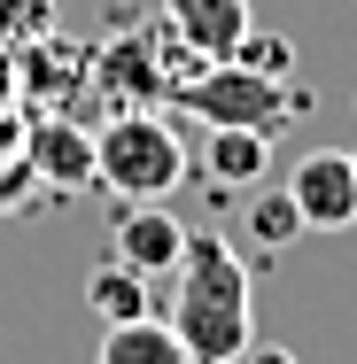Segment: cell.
Listing matches in <instances>:
<instances>
[{"instance_id": "8992f818", "label": "cell", "mask_w": 357, "mask_h": 364, "mask_svg": "<svg viewBox=\"0 0 357 364\" xmlns=\"http://www.w3.org/2000/svg\"><path fill=\"white\" fill-rule=\"evenodd\" d=\"M179 248H187V225L171 218L163 202H133V210H117V225H109V256L117 264H133L140 279H171V264H179Z\"/></svg>"}, {"instance_id": "5b68a950", "label": "cell", "mask_w": 357, "mask_h": 364, "mask_svg": "<svg viewBox=\"0 0 357 364\" xmlns=\"http://www.w3.org/2000/svg\"><path fill=\"white\" fill-rule=\"evenodd\" d=\"M163 23H171V39H179L195 63H233V55L257 39L249 0H163Z\"/></svg>"}, {"instance_id": "7a4b0ae2", "label": "cell", "mask_w": 357, "mask_h": 364, "mask_svg": "<svg viewBox=\"0 0 357 364\" xmlns=\"http://www.w3.org/2000/svg\"><path fill=\"white\" fill-rule=\"evenodd\" d=\"M179 117H195L202 132H264L280 140V124H295L303 93H280V70H257V63H195L187 77H171L163 93Z\"/></svg>"}, {"instance_id": "6da1fadb", "label": "cell", "mask_w": 357, "mask_h": 364, "mask_svg": "<svg viewBox=\"0 0 357 364\" xmlns=\"http://www.w3.org/2000/svg\"><path fill=\"white\" fill-rule=\"evenodd\" d=\"M171 310L163 326L179 333L187 364H233L257 349V318H249V264L225 232H187L179 264H171Z\"/></svg>"}, {"instance_id": "52a82bcc", "label": "cell", "mask_w": 357, "mask_h": 364, "mask_svg": "<svg viewBox=\"0 0 357 364\" xmlns=\"http://www.w3.org/2000/svg\"><path fill=\"white\" fill-rule=\"evenodd\" d=\"M24 171H39L47 186H93V140L78 124H31Z\"/></svg>"}, {"instance_id": "8fae6325", "label": "cell", "mask_w": 357, "mask_h": 364, "mask_svg": "<svg viewBox=\"0 0 357 364\" xmlns=\"http://www.w3.org/2000/svg\"><path fill=\"white\" fill-rule=\"evenodd\" d=\"M295 232H303V218H295L287 186H280V194H257V202H249V240H257V248H287Z\"/></svg>"}, {"instance_id": "7c38bea8", "label": "cell", "mask_w": 357, "mask_h": 364, "mask_svg": "<svg viewBox=\"0 0 357 364\" xmlns=\"http://www.w3.org/2000/svg\"><path fill=\"white\" fill-rule=\"evenodd\" d=\"M257 364H295V357H257Z\"/></svg>"}, {"instance_id": "9c48e42d", "label": "cell", "mask_w": 357, "mask_h": 364, "mask_svg": "<svg viewBox=\"0 0 357 364\" xmlns=\"http://www.w3.org/2000/svg\"><path fill=\"white\" fill-rule=\"evenodd\" d=\"M93 364H187V349H179V333L148 310V318L109 326V333H101V349H93Z\"/></svg>"}, {"instance_id": "30bf717a", "label": "cell", "mask_w": 357, "mask_h": 364, "mask_svg": "<svg viewBox=\"0 0 357 364\" xmlns=\"http://www.w3.org/2000/svg\"><path fill=\"white\" fill-rule=\"evenodd\" d=\"M202 171H210L217 186H257L272 171V140L264 132H210L202 140Z\"/></svg>"}, {"instance_id": "ba28073f", "label": "cell", "mask_w": 357, "mask_h": 364, "mask_svg": "<svg viewBox=\"0 0 357 364\" xmlns=\"http://www.w3.org/2000/svg\"><path fill=\"white\" fill-rule=\"evenodd\" d=\"M86 302H93L101 326H125V318H148V310H155V279H140V272L117 264V256H101V264L86 272Z\"/></svg>"}, {"instance_id": "277c9868", "label": "cell", "mask_w": 357, "mask_h": 364, "mask_svg": "<svg viewBox=\"0 0 357 364\" xmlns=\"http://www.w3.org/2000/svg\"><path fill=\"white\" fill-rule=\"evenodd\" d=\"M287 202H295V218L303 232H342L357 225V171L342 147H311L295 171H287Z\"/></svg>"}, {"instance_id": "4fadbf2b", "label": "cell", "mask_w": 357, "mask_h": 364, "mask_svg": "<svg viewBox=\"0 0 357 364\" xmlns=\"http://www.w3.org/2000/svg\"><path fill=\"white\" fill-rule=\"evenodd\" d=\"M350 171H357V155H350Z\"/></svg>"}, {"instance_id": "3957f363", "label": "cell", "mask_w": 357, "mask_h": 364, "mask_svg": "<svg viewBox=\"0 0 357 364\" xmlns=\"http://www.w3.org/2000/svg\"><path fill=\"white\" fill-rule=\"evenodd\" d=\"M187 140L155 117V109H125L93 132V178L117 194V202H163L179 178H187Z\"/></svg>"}]
</instances>
